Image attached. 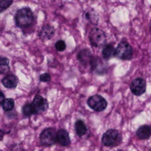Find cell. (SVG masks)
<instances>
[{
	"label": "cell",
	"instance_id": "obj_7",
	"mask_svg": "<svg viewBox=\"0 0 151 151\" xmlns=\"http://www.w3.org/2000/svg\"><path fill=\"white\" fill-rule=\"evenodd\" d=\"M34 114H37L45 111L48 106L47 100L40 95H36L31 103Z\"/></svg>",
	"mask_w": 151,
	"mask_h": 151
},
{
	"label": "cell",
	"instance_id": "obj_13",
	"mask_svg": "<svg viewBox=\"0 0 151 151\" xmlns=\"http://www.w3.org/2000/svg\"><path fill=\"white\" fill-rule=\"evenodd\" d=\"M136 134L140 139H147L151 135V127L148 125H143L137 129Z\"/></svg>",
	"mask_w": 151,
	"mask_h": 151
},
{
	"label": "cell",
	"instance_id": "obj_21",
	"mask_svg": "<svg viewBox=\"0 0 151 151\" xmlns=\"http://www.w3.org/2000/svg\"><path fill=\"white\" fill-rule=\"evenodd\" d=\"M55 48L58 51H63L66 48V45L63 40H58L55 44Z\"/></svg>",
	"mask_w": 151,
	"mask_h": 151
},
{
	"label": "cell",
	"instance_id": "obj_1",
	"mask_svg": "<svg viewBox=\"0 0 151 151\" xmlns=\"http://www.w3.org/2000/svg\"><path fill=\"white\" fill-rule=\"evenodd\" d=\"M16 25L21 29H26L34 24V15L28 7H24L18 9L15 15Z\"/></svg>",
	"mask_w": 151,
	"mask_h": 151
},
{
	"label": "cell",
	"instance_id": "obj_18",
	"mask_svg": "<svg viewBox=\"0 0 151 151\" xmlns=\"http://www.w3.org/2000/svg\"><path fill=\"white\" fill-rule=\"evenodd\" d=\"M2 104L3 109L6 111H11V110L13 109L15 103H14V101L12 99L8 98V99H4V100Z\"/></svg>",
	"mask_w": 151,
	"mask_h": 151
},
{
	"label": "cell",
	"instance_id": "obj_14",
	"mask_svg": "<svg viewBox=\"0 0 151 151\" xmlns=\"http://www.w3.org/2000/svg\"><path fill=\"white\" fill-rule=\"evenodd\" d=\"M84 16L86 19L93 24H97L99 21V15L94 9H88L84 13Z\"/></svg>",
	"mask_w": 151,
	"mask_h": 151
},
{
	"label": "cell",
	"instance_id": "obj_16",
	"mask_svg": "<svg viewBox=\"0 0 151 151\" xmlns=\"http://www.w3.org/2000/svg\"><path fill=\"white\" fill-rule=\"evenodd\" d=\"M9 61L8 58L0 56V74H5L9 71Z\"/></svg>",
	"mask_w": 151,
	"mask_h": 151
},
{
	"label": "cell",
	"instance_id": "obj_6",
	"mask_svg": "<svg viewBox=\"0 0 151 151\" xmlns=\"http://www.w3.org/2000/svg\"><path fill=\"white\" fill-rule=\"evenodd\" d=\"M88 106L96 111H101L104 110L107 105L106 100L100 95H94L87 100Z\"/></svg>",
	"mask_w": 151,
	"mask_h": 151
},
{
	"label": "cell",
	"instance_id": "obj_8",
	"mask_svg": "<svg viewBox=\"0 0 151 151\" xmlns=\"http://www.w3.org/2000/svg\"><path fill=\"white\" fill-rule=\"evenodd\" d=\"M130 87L133 94L140 96L146 91V82L141 78H137L132 81Z\"/></svg>",
	"mask_w": 151,
	"mask_h": 151
},
{
	"label": "cell",
	"instance_id": "obj_9",
	"mask_svg": "<svg viewBox=\"0 0 151 151\" xmlns=\"http://www.w3.org/2000/svg\"><path fill=\"white\" fill-rule=\"evenodd\" d=\"M55 34L54 27L49 24L44 25L39 32L38 36L42 40H50Z\"/></svg>",
	"mask_w": 151,
	"mask_h": 151
},
{
	"label": "cell",
	"instance_id": "obj_12",
	"mask_svg": "<svg viewBox=\"0 0 151 151\" xmlns=\"http://www.w3.org/2000/svg\"><path fill=\"white\" fill-rule=\"evenodd\" d=\"M57 141L62 146H67L70 140L68 132L64 129H60L57 132Z\"/></svg>",
	"mask_w": 151,
	"mask_h": 151
},
{
	"label": "cell",
	"instance_id": "obj_19",
	"mask_svg": "<svg viewBox=\"0 0 151 151\" xmlns=\"http://www.w3.org/2000/svg\"><path fill=\"white\" fill-rule=\"evenodd\" d=\"M22 113L24 116L26 117H29L34 114V111L31 103H27L22 108Z\"/></svg>",
	"mask_w": 151,
	"mask_h": 151
},
{
	"label": "cell",
	"instance_id": "obj_15",
	"mask_svg": "<svg viewBox=\"0 0 151 151\" xmlns=\"http://www.w3.org/2000/svg\"><path fill=\"white\" fill-rule=\"evenodd\" d=\"M75 130L78 136L82 137L86 133L87 128L81 120H78L75 123Z\"/></svg>",
	"mask_w": 151,
	"mask_h": 151
},
{
	"label": "cell",
	"instance_id": "obj_5",
	"mask_svg": "<svg viewBox=\"0 0 151 151\" xmlns=\"http://www.w3.org/2000/svg\"><path fill=\"white\" fill-rule=\"evenodd\" d=\"M40 142L42 145L50 146L57 142V133L54 128L44 129L40 134Z\"/></svg>",
	"mask_w": 151,
	"mask_h": 151
},
{
	"label": "cell",
	"instance_id": "obj_25",
	"mask_svg": "<svg viewBox=\"0 0 151 151\" xmlns=\"http://www.w3.org/2000/svg\"><path fill=\"white\" fill-rule=\"evenodd\" d=\"M119 151H123V150H119Z\"/></svg>",
	"mask_w": 151,
	"mask_h": 151
},
{
	"label": "cell",
	"instance_id": "obj_11",
	"mask_svg": "<svg viewBox=\"0 0 151 151\" xmlns=\"http://www.w3.org/2000/svg\"><path fill=\"white\" fill-rule=\"evenodd\" d=\"M3 85L8 88H13L16 87L18 83V79L15 75H8L4 77L2 80Z\"/></svg>",
	"mask_w": 151,
	"mask_h": 151
},
{
	"label": "cell",
	"instance_id": "obj_10",
	"mask_svg": "<svg viewBox=\"0 0 151 151\" xmlns=\"http://www.w3.org/2000/svg\"><path fill=\"white\" fill-rule=\"evenodd\" d=\"M77 58L83 65H86L87 64H90L93 56L88 49H84L79 52Z\"/></svg>",
	"mask_w": 151,
	"mask_h": 151
},
{
	"label": "cell",
	"instance_id": "obj_17",
	"mask_svg": "<svg viewBox=\"0 0 151 151\" xmlns=\"http://www.w3.org/2000/svg\"><path fill=\"white\" fill-rule=\"evenodd\" d=\"M103 57L105 59H110L115 55V49L111 44L106 45L102 51Z\"/></svg>",
	"mask_w": 151,
	"mask_h": 151
},
{
	"label": "cell",
	"instance_id": "obj_20",
	"mask_svg": "<svg viewBox=\"0 0 151 151\" xmlns=\"http://www.w3.org/2000/svg\"><path fill=\"white\" fill-rule=\"evenodd\" d=\"M13 0H0V12L8 9L12 4Z\"/></svg>",
	"mask_w": 151,
	"mask_h": 151
},
{
	"label": "cell",
	"instance_id": "obj_4",
	"mask_svg": "<svg viewBox=\"0 0 151 151\" xmlns=\"http://www.w3.org/2000/svg\"><path fill=\"white\" fill-rule=\"evenodd\" d=\"M133 55V50L129 44L126 41H122L119 44L115 49V55L117 58L127 60L131 59Z\"/></svg>",
	"mask_w": 151,
	"mask_h": 151
},
{
	"label": "cell",
	"instance_id": "obj_22",
	"mask_svg": "<svg viewBox=\"0 0 151 151\" xmlns=\"http://www.w3.org/2000/svg\"><path fill=\"white\" fill-rule=\"evenodd\" d=\"M40 80L42 82H48L51 80V77L48 73H44L41 75Z\"/></svg>",
	"mask_w": 151,
	"mask_h": 151
},
{
	"label": "cell",
	"instance_id": "obj_23",
	"mask_svg": "<svg viewBox=\"0 0 151 151\" xmlns=\"http://www.w3.org/2000/svg\"><path fill=\"white\" fill-rule=\"evenodd\" d=\"M4 99H5V97L4 94L1 91H0V104L2 103Z\"/></svg>",
	"mask_w": 151,
	"mask_h": 151
},
{
	"label": "cell",
	"instance_id": "obj_24",
	"mask_svg": "<svg viewBox=\"0 0 151 151\" xmlns=\"http://www.w3.org/2000/svg\"><path fill=\"white\" fill-rule=\"evenodd\" d=\"M3 136H4V132L1 129H0V141L2 140Z\"/></svg>",
	"mask_w": 151,
	"mask_h": 151
},
{
	"label": "cell",
	"instance_id": "obj_2",
	"mask_svg": "<svg viewBox=\"0 0 151 151\" xmlns=\"http://www.w3.org/2000/svg\"><path fill=\"white\" fill-rule=\"evenodd\" d=\"M122 141V136L120 132L114 129H109L106 131L101 137L102 143L106 146H116Z\"/></svg>",
	"mask_w": 151,
	"mask_h": 151
},
{
	"label": "cell",
	"instance_id": "obj_3",
	"mask_svg": "<svg viewBox=\"0 0 151 151\" xmlns=\"http://www.w3.org/2000/svg\"><path fill=\"white\" fill-rule=\"evenodd\" d=\"M89 39L91 45L96 47H102L106 42V37L104 32L97 28H94L91 30Z\"/></svg>",
	"mask_w": 151,
	"mask_h": 151
}]
</instances>
